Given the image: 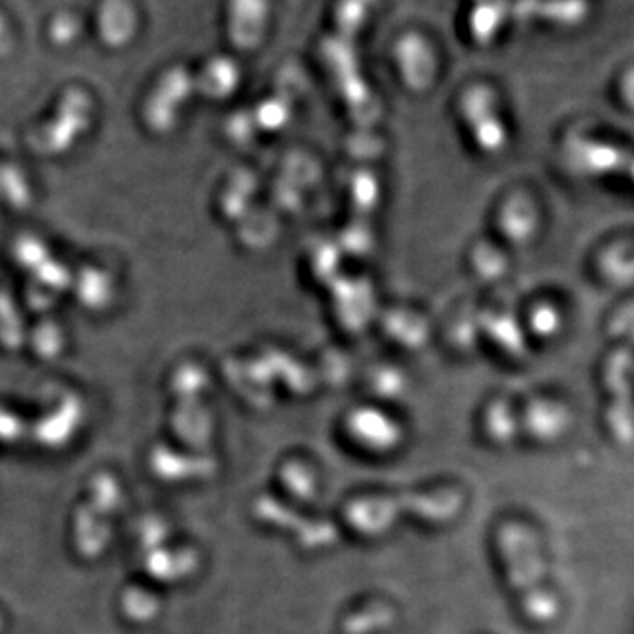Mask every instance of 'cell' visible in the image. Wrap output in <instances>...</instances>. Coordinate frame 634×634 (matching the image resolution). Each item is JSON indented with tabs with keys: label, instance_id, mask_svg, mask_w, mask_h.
Instances as JSON below:
<instances>
[{
	"label": "cell",
	"instance_id": "1",
	"mask_svg": "<svg viewBox=\"0 0 634 634\" xmlns=\"http://www.w3.org/2000/svg\"><path fill=\"white\" fill-rule=\"evenodd\" d=\"M498 553L507 585L525 621L547 625L561 615V601L548 585L547 566L538 535L529 525L507 521L499 525Z\"/></svg>",
	"mask_w": 634,
	"mask_h": 634
},
{
	"label": "cell",
	"instance_id": "2",
	"mask_svg": "<svg viewBox=\"0 0 634 634\" xmlns=\"http://www.w3.org/2000/svg\"><path fill=\"white\" fill-rule=\"evenodd\" d=\"M379 0H335L332 31L321 43L324 64L346 99L369 105V91L361 79L358 39Z\"/></svg>",
	"mask_w": 634,
	"mask_h": 634
},
{
	"label": "cell",
	"instance_id": "3",
	"mask_svg": "<svg viewBox=\"0 0 634 634\" xmlns=\"http://www.w3.org/2000/svg\"><path fill=\"white\" fill-rule=\"evenodd\" d=\"M344 430L347 439L369 455H392L406 443L404 424L384 407H352L344 420Z\"/></svg>",
	"mask_w": 634,
	"mask_h": 634
},
{
	"label": "cell",
	"instance_id": "4",
	"mask_svg": "<svg viewBox=\"0 0 634 634\" xmlns=\"http://www.w3.org/2000/svg\"><path fill=\"white\" fill-rule=\"evenodd\" d=\"M464 119L475 134L476 143L483 142L487 151H498L506 142V128L502 123L495 92L487 85L467 88L460 99Z\"/></svg>",
	"mask_w": 634,
	"mask_h": 634
},
{
	"label": "cell",
	"instance_id": "5",
	"mask_svg": "<svg viewBox=\"0 0 634 634\" xmlns=\"http://www.w3.org/2000/svg\"><path fill=\"white\" fill-rule=\"evenodd\" d=\"M393 59L407 88L429 91L438 76V56L434 46L420 33H406L393 48Z\"/></svg>",
	"mask_w": 634,
	"mask_h": 634
},
{
	"label": "cell",
	"instance_id": "6",
	"mask_svg": "<svg viewBox=\"0 0 634 634\" xmlns=\"http://www.w3.org/2000/svg\"><path fill=\"white\" fill-rule=\"evenodd\" d=\"M571 411L564 402L550 397H538L521 409L522 434L529 435L535 443L552 444L561 441L570 430Z\"/></svg>",
	"mask_w": 634,
	"mask_h": 634
},
{
	"label": "cell",
	"instance_id": "7",
	"mask_svg": "<svg viewBox=\"0 0 634 634\" xmlns=\"http://www.w3.org/2000/svg\"><path fill=\"white\" fill-rule=\"evenodd\" d=\"M270 19L268 0H234L229 27L242 48H254L265 36Z\"/></svg>",
	"mask_w": 634,
	"mask_h": 634
},
{
	"label": "cell",
	"instance_id": "8",
	"mask_svg": "<svg viewBox=\"0 0 634 634\" xmlns=\"http://www.w3.org/2000/svg\"><path fill=\"white\" fill-rule=\"evenodd\" d=\"M483 430L487 439L493 444H510L516 435L522 434L521 411H516L512 404L492 400L489 407H485Z\"/></svg>",
	"mask_w": 634,
	"mask_h": 634
},
{
	"label": "cell",
	"instance_id": "9",
	"mask_svg": "<svg viewBox=\"0 0 634 634\" xmlns=\"http://www.w3.org/2000/svg\"><path fill=\"white\" fill-rule=\"evenodd\" d=\"M507 0H487L470 14V34L478 45H489L507 20Z\"/></svg>",
	"mask_w": 634,
	"mask_h": 634
}]
</instances>
